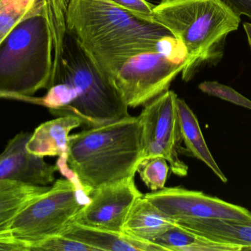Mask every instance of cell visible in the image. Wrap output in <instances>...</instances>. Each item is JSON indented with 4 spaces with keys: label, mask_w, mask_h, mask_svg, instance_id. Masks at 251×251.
Listing matches in <instances>:
<instances>
[{
    "label": "cell",
    "mask_w": 251,
    "mask_h": 251,
    "mask_svg": "<svg viewBox=\"0 0 251 251\" xmlns=\"http://www.w3.org/2000/svg\"><path fill=\"white\" fill-rule=\"evenodd\" d=\"M153 18L187 48L190 63L181 72L186 82L202 66L221 61L227 36L241 22L222 0H161Z\"/></svg>",
    "instance_id": "4"
},
{
    "label": "cell",
    "mask_w": 251,
    "mask_h": 251,
    "mask_svg": "<svg viewBox=\"0 0 251 251\" xmlns=\"http://www.w3.org/2000/svg\"><path fill=\"white\" fill-rule=\"evenodd\" d=\"M186 66L158 52H143L127 58L109 78L128 107L137 108L169 90Z\"/></svg>",
    "instance_id": "7"
},
{
    "label": "cell",
    "mask_w": 251,
    "mask_h": 251,
    "mask_svg": "<svg viewBox=\"0 0 251 251\" xmlns=\"http://www.w3.org/2000/svg\"><path fill=\"white\" fill-rule=\"evenodd\" d=\"M0 99H4V97L0 95Z\"/></svg>",
    "instance_id": "27"
},
{
    "label": "cell",
    "mask_w": 251,
    "mask_h": 251,
    "mask_svg": "<svg viewBox=\"0 0 251 251\" xmlns=\"http://www.w3.org/2000/svg\"><path fill=\"white\" fill-rule=\"evenodd\" d=\"M174 225L175 223L143 195L130 209L122 231L142 241L153 243Z\"/></svg>",
    "instance_id": "14"
},
{
    "label": "cell",
    "mask_w": 251,
    "mask_h": 251,
    "mask_svg": "<svg viewBox=\"0 0 251 251\" xmlns=\"http://www.w3.org/2000/svg\"><path fill=\"white\" fill-rule=\"evenodd\" d=\"M144 197L177 226L182 227L191 221L204 219L251 222V212L249 209L202 192L179 187H164L147 193Z\"/></svg>",
    "instance_id": "9"
},
{
    "label": "cell",
    "mask_w": 251,
    "mask_h": 251,
    "mask_svg": "<svg viewBox=\"0 0 251 251\" xmlns=\"http://www.w3.org/2000/svg\"><path fill=\"white\" fill-rule=\"evenodd\" d=\"M82 125V119L72 115L59 116L44 122L31 134L26 150L32 154L43 157L66 154L71 131Z\"/></svg>",
    "instance_id": "13"
},
{
    "label": "cell",
    "mask_w": 251,
    "mask_h": 251,
    "mask_svg": "<svg viewBox=\"0 0 251 251\" xmlns=\"http://www.w3.org/2000/svg\"><path fill=\"white\" fill-rule=\"evenodd\" d=\"M177 94L168 90L145 105L138 118L142 128V161L161 157L169 164L171 172L187 176L189 167L179 158L183 150L177 112Z\"/></svg>",
    "instance_id": "8"
},
{
    "label": "cell",
    "mask_w": 251,
    "mask_h": 251,
    "mask_svg": "<svg viewBox=\"0 0 251 251\" xmlns=\"http://www.w3.org/2000/svg\"><path fill=\"white\" fill-rule=\"evenodd\" d=\"M181 228L215 241L251 251V222L224 219L191 221Z\"/></svg>",
    "instance_id": "16"
},
{
    "label": "cell",
    "mask_w": 251,
    "mask_h": 251,
    "mask_svg": "<svg viewBox=\"0 0 251 251\" xmlns=\"http://www.w3.org/2000/svg\"><path fill=\"white\" fill-rule=\"evenodd\" d=\"M60 235L80 242L96 251H165L155 243L142 241L123 231L91 228L72 223Z\"/></svg>",
    "instance_id": "12"
},
{
    "label": "cell",
    "mask_w": 251,
    "mask_h": 251,
    "mask_svg": "<svg viewBox=\"0 0 251 251\" xmlns=\"http://www.w3.org/2000/svg\"><path fill=\"white\" fill-rule=\"evenodd\" d=\"M90 200L72 223L100 229L122 231L128 212L143 195L134 178L90 192Z\"/></svg>",
    "instance_id": "10"
},
{
    "label": "cell",
    "mask_w": 251,
    "mask_h": 251,
    "mask_svg": "<svg viewBox=\"0 0 251 251\" xmlns=\"http://www.w3.org/2000/svg\"><path fill=\"white\" fill-rule=\"evenodd\" d=\"M59 84H69L76 94L62 116L79 117L88 128L130 116L122 94L68 28L54 53L50 88Z\"/></svg>",
    "instance_id": "5"
},
{
    "label": "cell",
    "mask_w": 251,
    "mask_h": 251,
    "mask_svg": "<svg viewBox=\"0 0 251 251\" xmlns=\"http://www.w3.org/2000/svg\"><path fill=\"white\" fill-rule=\"evenodd\" d=\"M0 251H29L27 246L15 240L12 236L0 237Z\"/></svg>",
    "instance_id": "25"
},
{
    "label": "cell",
    "mask_w": 251,
    "mask_h": 251,
    "mask_svg": "<svg viewBox=\"0 0 251 251\" xmlns=\"http://www.w3.org/2000/svg\"><path fill=\"white\" fill-rule=\"evenodd\" d=\"M41 0H0V44Z\"/></svg>",
    "instance_id": "19"
},
{
    "label": "cell",
    "mask_w": 251,
    "mask_h": 251,
    "mask_svg": "<svg viewBox=\"0 0 251 251\" xmlns=\"http://www.w3.org/2000/svg\"><path fill=\"white\" fill-rule=\"evenodd\" d=\"M53 65L52 32L41 0L0 44V95L34 103L37 91L50 88Z\"/></svg>",
    "instance_id": "3"
},
{
    "label": "cell",
    "mask_w": 251,
    "mask_h": 251,
    "mask_svg": "<svg viewBox=\"0 0 251 251\" xmlns=\"http://www.w3.org/2000/svg\"><path fill=\"white\" fill-rule=\"evenodd\" d=\"M199 88L202 92L208 95L218 97L251 110V100L231 87L220 84L217 81H204L199 84Z\"/></svg>",
    "instance_id": "21"
},
{
    "label": "cell",
    "mask_w": 251,
    "mask_h": 251,
    "mask_svg": "<svg viewBox=\"0 0 251 251\" xmlns=\"http://www.w3.org/2000/svg\"><path fill=\"white\" fill-rule=\"evenodd\" d=\"M30 251H96L80 242L63 235H57L32 245Z\"/></svg>",
    "instance_id": "22"
},
{
    "label": "cell",
    "mask_w": 251,
    "mask_h": 251,
    "mask_svg": "<svg viewBox=\"0 0 251 251\" xmlns=\"http://www.w3.org/2000/svg\"><path fill=\"white\" fill-rule=\"evenodd\" d=\"M176 106L181 136L187 148L186 150L203 162L222 182L227 183L228 179L208 148L197 116L189 107L185 100L178 97L176 99Z\"/></svg>",
    "instance_id": "17"
},
{
    "label": "cell",
    "mask_w": 251,
    "mask_h": 251,
    "mask_svg": "<svg viewBox=\"0 0 251 251\" xmlns=\"http://www.w3.org/2000/svg\"><path fill=\"white\" fill-rule=\"evenodd\" d=\"M169 165L163 158L153 157L143 159L137 167L140 178L152 191L165 187L168 177Z\"/></svg>",
    "instance_id": "20"
},
{
    "label": "cell",
    "mask_w": 251,
    "mask_h": 251,
    "mask_svg": "<svg viewBox=\"0 0 251 251\" xmlns=\"http://www.w3.org/2000/svg\"><path fill=\"white\" fill-rule=\"evenodd\" d=\"M30 133H20L7 143L0 154V181L10 180L33 185L47 186L55 181L57 165L26 150Z\"/></svg>",
    "instance_id": "11"
},
{
    "label": "cell",
    "mask_w": 251,
    "mask_h": 251,
    "mask_svg": "<svg viewBox=\"0 0 251 251\" xmlns=\"http://www.w3.org/2000/svg\"><path fill=\"white\" fill-rule=\"evenodd\" d=\"M89 200L80 185L60 178L16 217L9 233L30 251L32 245L60 235Z\"/></svg>",
    "instance_id": "6"
},
{
    "label": "cell",
    "mask_w": 251,
    "mask_h": 251,
    "mask_svg": "<svg viewBox=\"0 0 251 251\" xmlns=\"http://www.w3.org/2000/svg\"><path fill=\"white\" fill-rule=\"evenodd\" d=\"M124 10L146 19L149 22H156L153 18L154 4L147 0H110ZM157 23V22H156Z\"/></svg>",
    "instance_id": "23"
},
{
    "label": "cell",
    "mask_w": 251,
    "mask_h": 251,
    "mask_svg": "<svg viewBox=\"0 0 251 251\" xmlns=\"http://www.w3.org/2000/svg\"><path fill=\"white\" fill-rule=\"evenodd\" d=\"M142 128L138 116L91 127L70 136L68 167L84 191L134 178L142 162Z\"/></svg>",
    "instance_id": "2"
},
{
    "label": "cell",
    "mask_w": 251,
    "mask_h": 251,
    "mask_svg": "<svg viewBox=\"0 0 251 251\" xmlns=\"http://www.w3.org/2000/svg\"><path fill=\"white\" fill-rule=\"evenodd\" d=\"M50 188L10 180L0 181V237L11 236L9 229L16 217Z\"/></svg>",
    "instance_id": "15"
},
{
    "label": "cell",
    "mask_w": 251,
    "mask_h": 251,
    "mask_svg": "<svg viewBox=\"0 0 251 251\" xmlns=\"http://www.w3.org/2000/svg\"><path fill=\"white\" fill-rule=\"evenodd\" d=\"M245 31H246V35H247L248 41H249V45H250L251 50V24L249 22H246L243 25Z\"/></svg>",
    "instance_id": "26"
},
{
    "label": "cell",
    "mask_w": 251,
    "mask_h": 251,
    "mask_svg": "<svg viewBox=\"0 0 251 251\" xmlns=\"http://www.w3.org/2000/svg\"><path fill=\"white\" fill-rule=\"evenodd\" d=\"M66 25L108 78L127 58L156 51L158 41L172 35L110 0H69Z\"/></svg>",
    "instance_id": "1"
},
{
    "label": "cell",
    "mask_w": 251,
    "mask_h": 251,
    "mask_svg": "<svg viewBox=\"0 0 251 251\" xmlns=\"http://www.w3.org/2000/svg\"><path fill=\"white\" fill-rule=\"evenodd\" d=\"M239 16H246L251 19V0H222Z\"/></svg>",
    "instance_id": "24"
},
{
    "label": "cell",
    "mask_w": 251,
    "mask_h": 251,
    "mask_svg": "<svg viewBox=\"0 0 251 251\" xmlns=\"http://www.w3.org/2000/svg\"><path fill=\"white\" fill-rule=\"evenodd\" d=\"M165 251H243L238 246L215 241L174 225L154 240Z\"/></svg>",
    "instance_id": "18"
}]
</instances>
